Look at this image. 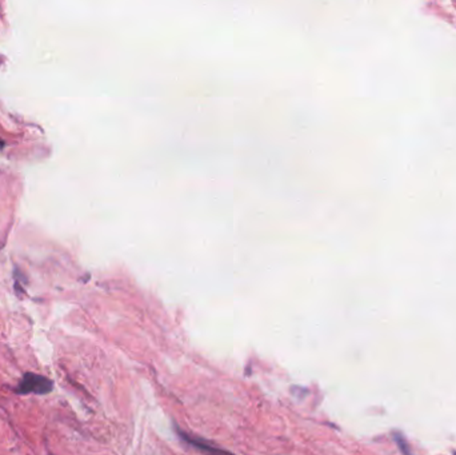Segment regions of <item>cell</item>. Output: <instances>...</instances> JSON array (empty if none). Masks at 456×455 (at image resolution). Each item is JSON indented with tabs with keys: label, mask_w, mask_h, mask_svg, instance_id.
Segmentation results:
<instances>
[{
	"label": "cell",
	"mask_w": 456,
	"mask_h": 455,
	"mask_svg": "<svg viewBox=\"0 0 456 455\" xmlns=\"http://www.w3.org/2000/svg\"><path fill=\"white\" fill-rule=\"evenodd\" d=\"M53 390V382L44 375H39L35 372H27L23 375L19 385L16 386L15 392L21 395L27 394H36V395H46Z\"/></svg>",
	"instance_id": "1"
}]
</instances>
